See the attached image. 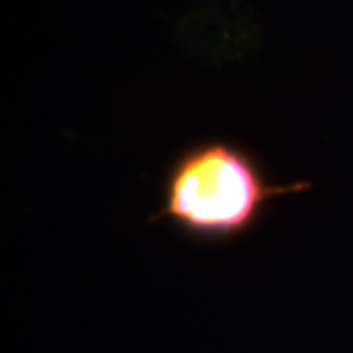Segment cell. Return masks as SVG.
<instances>
[{"instance_id":"1","label":"cell","mask_w":353,"mask_h":353,"mask_svg":"<svg viewBox=\"0 0 353 353\" xmlns=\"http://www.w3.org/2000/svg\"><path fill=\"white\" fill-rule=\"evenodd\" d=\"M279 192L289 187L269 185L250 153L202 141L169 169L161 214L189 236L228 240L248 232Z\"/></svg>"}]
</instances>
